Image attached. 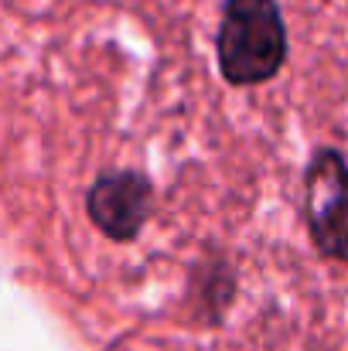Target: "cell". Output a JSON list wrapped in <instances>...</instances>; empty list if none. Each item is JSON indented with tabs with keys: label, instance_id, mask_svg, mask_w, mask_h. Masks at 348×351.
I'll return each instance as SVG.
<instances>
[{
	"label": "cell",
	"instance_id": "cell-1",
	"mask_svg": "<svg viewBox=\"0 0 348 351\" xmlns=\"http://www.w3.org/2000/svg\"><path fill=\"white\" fill-rule=\"evenodd\" d=\"M219 72L229 86H263L287 62V24L277 0H226L216 34Z\"/></svg>",
	"mask_w": 348,
	"mask_h": 351
},
{
	"label": "cell",
	"instance_id": "cell-2",
	"mask_svg": "<svg viewBox=\"0 0 348 351\" xmlns=\"http://www.w3.org/2000/svg\"><path fill=\"white\" fill-rule=\"evenodd\" d=\"M301 212L314 249L325 259L348 263V160L335 147H318L304 167Z\"/></svg>",
	"mask_w": 348,
	"mask_h": 351
},
{
	"label": "cell",
	"instance_id": "cell-3",
	"mask_svg": "<svg viewBox=\"0 0 348 351\" xmlns=\"http://www.w3.org/2000/svg\"><path fill=\"white\" fill-rule=\"evenodd\" d=\"M154 208V184L143 171H103L86 191L89 222L113 242H133Z\"/></svg>",
	"mask_w": 348,
	"mask_h": 351
}]
</instances>
